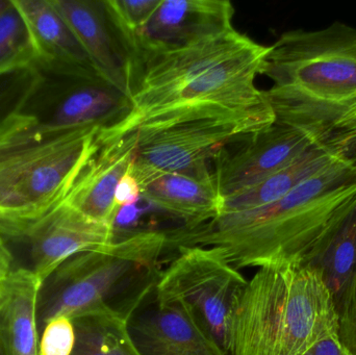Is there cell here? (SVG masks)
I'll use <instances>...</instances> for the list:
<instances>
[{"mask_svg":"<svg viewBox=\"0 0 356 355\" xmlns=\"http://www.w3.org/2000/svg\"><path fill=\"white\" fill-rule=\"evenodd\" d=\"M261 74L273 83L265 95L276 122L356 162V27L334 22L282 33Z\"/></svg>","mask_w":356,"mask_h":355,"instance_id":"obj_1","label":"cell"},{"mask_svg":"<svg viewBox=\"0 0 356 355\" xmlns=\"http://www.w3.org/2000/svg\"><path fill=\"white\" fill-rule=\"evenodd\" d=\"M356 199V162L312 177L282 199L167 233L170 248L203 247L236 269L301 265L332 221Z\"/></svg>","mask_w":356,"mask_h":355,"instance_id":"obj_2","label":"cell"},{"mask_svg":"<svg viewBox=\"0 0 356 355\" xmlns=\"http://www.w3.org/2000/svg\"><path fill=\"white\" fill-rule=\"evenodd\" d=\"M338 333V311L321 275L303 265L261 267L232 302L226 355H307Z\"/></svg>","mask_w":356,"mask_h":355,"instance_id":"obj_3","label":"cell"},{"mask_svg":"<svg viewBox=\"0 0 356 355\" xmlns=\"http://www.w3.org/2000/svg\"><path fill=\"white\" fill-rule=\"evenodd\" d=\"M99 126L56 129L39 117L0 119V223L29 222L67 199L102 145Z\"/></svg>","mask_w":356,"mask_h":355,"instance_id":"obj_4","label":"cell"},{"mask_svg":"<svg viewBox=\"0 0 356 355\" xmlns=\"http://www.w3.org/2000/svg\"><path fill=\"white\" fill-rule=\"evenodd\" d=\"M167 250L166 233L143 231L72 256L42 283L38 323L45 327L58 317L74 320L108 306L116 310L120 296L133 317L156 286Z\"/></svg>","mask_w":356,"mask_h":355,"instance_id":"obj_5","label":"cell"},{"mask_svg":"<svg viewBox=\"0 0 356 355\" xmlns=\"http://www.w3.org/2000/svg\"><path fill=\"white\" fill-rule=\"evenodd\" d=\"M270 46L253 47L192 81L158 95L133 102L127 116L100 129V145L112 143L141 129H159L203 120L249 121L270 127L275 114L255 85Z\"/></svg>","mask_w":356,"mask_h":355,"instance_id":"obj_6","label":"cell"},{"mask_svg":"<svg viewBox=\"0 0 356 355\" xmlns=\"http://www.w3.org/2000/svg\"><path fill=\"white\" fill-rule=\"evenodd\" d=\"M177 251L159 274L156 300L186 306L222 347L228 313L247 279L209 248L181 247Z\"/></svg>","mask_w":356,"mask_h":355,"instance_id":"obj_7","label":"cell"},{"mask_svg":"<svg viewBox=\"0 0 356 355\" xmlns=\"http://www.w3.org/2000/svg\"><path fill=\"white\" fill-rule=\"evenodd\" d=\"M266 129L249 121L203 120L138 129L134 131L138 144L129 171L140 185L165 173L201 172L222 148Z\"/></svg>","mask_w":356,"mask_h":355,"instance_id":"obj_8","label":"cell"},{"mask_svg":"<svg viewBox=\"0 0 356 355\" xmlns=\"http://www.w3.org/2000/svg\"><path fill=\"white\" fill-rule=\"evenodd\" d=\"M1 235L29 245L31 270L42 283L72 256L106 247L116 240L114 226L88 218L66 200L35 220L0 223Z\"/></svg>","mask_w":356,"mask_h":355,"instance_id":"obj_9","label":"cell"},{"mask_svg":"<svg viewBox=\"0 0 356 355\" xmlns=\"http://www.w3.org/2000/svg\"><path fill=\"white\" fill-rule=\"evenodd\" d=\"M315 147L300 131L275 122L222 148L215 158V177L222 199L254 187Z\"/></svg>","mask_w":356,"mask_h":355,"instance_id":"obj_10","label":"cell"},{"mask_svg":"<svg viewBox=\"0 0 356 355\" xmlns=\"http://www.w3.org/2000/svg\"><path fill=\"white\" fill-rule=\"evenodd\" d=\"M234 16L227 0H162L127 50L133 83L144 60L226 33L234 28Z\"/></svg>","mask_w":356,"mask_h":355,"instance_id":"obj_11","label":"cell"},{"mask_svg":"<svg viewBox=\"0 0 356 355\" xmlns=\"http://www.w3.org/2000/svg\"><path fill=\"white\" fill-rule=\"evenodd\" d=\"M236 28L186 47L149 56L136 69L131 104L175 89L253 47Z\"/></svg>","mask_w":356,"mask_h":355,"instance_id":"obj_12","label":"cell"},{"mask_svg":"<svg viewBox=\"0 0 356 355\" xmlns=\"http://www.w3.org/2000/svg\"><path fill=\"white\" fill-rule=\"evenodd\" d=\"M49 1L74 33L97 74L131 99V62L108 19L104 2L97 0Z\"/></svg>","mask_w":356,"mask_h":355,"instance_id":"obj_13","label":"cell"},{"mask_svg":"<svg viewBox=\"0 0 356 355\" xmlns=\"http://www.w3.org/2000/svg\"><path fill=\"white\" fill-rule=\"evenodd\" d=\"M129 331L141 355H226L188 308L154 300L152 308L131 317Z\"/></svg>","mask_w":356,"mask_h":355,"instance_id":"obj_14","label":"cell"},{"mask_svg":"<svg viewBox=\"0 0 356 355\" xmlns=\"http://www.w3.org/2000/svg\"><path fill=\"white\" fill-rule=\"evenodd\" d=\"M29 31L35 62L72 79H102L49 0H13Z\"/></svg>","mask_w":356,"mask_h":355,"instance_id":"obj_15","label":"cell"},{"mask_svg":"<svg viewBox=\"0 0 356 355\" xmlns=\"http://www.w3.org/2000/svg\"><path fill=\"white\" fill-rule=\"evenodd\" d=\"M137 133L102 146L86 167L66 201L92 220L114 226L120 208L115 193L121 179L129 172L137 149Z\"/></svg>","mask_w":356,"mask_h":355,"instance_id":"obj_16","label":"cell"},{"mask_svg":"<svg viewBox=\"0 0 356 355\" xmlns=\"http://www.w3.org/2000/svg\"><path fill=\"white\" fill-rule=\"evenodd\" d=\"M140 185L143 199L182 219L186 227L202 224L221 214L222 198L209 169L165 173Z\"/></svg>","mask_w":356,"mask_h":355,"instance_id":"obj_17","label":"cell"},{"mask_svg":"<svg viewBox=\"0 0 356 355\" xmlns=\"http://www.w3.org/2000/svg\"><path fill=\"white\" fill-rule=\"evenodd\" d=\"M131 108V97L104 79H79L58 97L49 116L40 119L56 129H104L120 121Z\"/></svg>","mask_w":356,"mask_h":355,"instance_id":"obj_18","label":"cell"},{"mask_svg":"<svg viewBox=\"0 0 356 355\" xmlns=\"http://www.w3.org/2000/svg\"><path fill=\"white\" fill-rule=\"evenodd\" d=\"M42 283L31 269L14 270L0 298V355H38Z\"/></svg>","mask_w":356,"mask_h":355,"instance_id":"obj_19","label":"cell"},{"mask_svg":"<svg viewBox=\"0 0 356 355\" xmlns=\"http://www.w3.org/2000/svg\"><path fill=\"white\" fill-rule=\"evenodd\" d=\"M301 265L321 275L338 306L356 274V199L332 221Z\"/></svg>","mask_w":356,"mask_h":355,"instance_id":"obj_20","label":"cell"},{"mask_svg":"<svg viewBox=\"0 0 356 355\" xmlns=\"http://www.w3.org/2000/svg\"><path fill=\"white\" fill-rule=\"evenodd\" d=\"M345 160L321 148H312L292 164L264 179L254 187L223 198L221 214L255 210L273 204L288 195L301 183Z\"/></svg>","mask_w":356,"mask_h":355,"instance_id":"obj_21","label":"cell"},{"mask_svg":"<svg viewBox=\"0 0 356 355\" xmlns=\"http://www.w3.org/2000/svg\"><path fill=\"white\" fill-rule=\"evenodd\" d=\"M75 329L72 355H141L129 331V319L112 308L72 320Z\"/></svg>","mask_w":356,"mask_h":355,"instance_id":"obj_22","label":"cell"},{"mask_svg":"<svg viewBox=\"0 0 356 355\" xmlns=\"http://www.w3.org/2000/svg\"><path fill=\"white\" fill-rule=\"evenodd\" d=\"M35 62L24 20L10 0L0 15V76L21 70Z\"/></svg>","mask_w":356,"mask_h":355,"instance_id":"obj_23","label":"cell"},{"mask_svg":"<svg viewBox=\"0 0 356 355\" xmlns=\"http://www.w3.org/2000/svg\"><path fill=\"white\" fill-rule=\"evenodd\" d=\"M162 0H106L108 19L125 51L144 28ZM129 56V54H127Z\"/></svg>","mask_w":356,"mask_h":355,"instance_id":"obj_24","label":"cell"},{"mask_svg":"<svg viewBox=\"0 0 356 355\" xmlns=\"http://www.w3.org/2000/svg\"><path fill=\"white\" fill-rule=\"evenodd\" d=\"M75 329L66 317L52 319L44 327L38 355H72L74 352Z\"/></svg>","mask_w":356,"mask_h":355,"instance_id":"obj_25","label":"cell"},{"mask_svg":"<svg viewBox=\"0 0 356 355\" xmlns=\"http://www.w3.org/2000/svg\"><path fill=\"white\" fill-rule=\"evenodd\" d=\"M337 311L339 341L349 354L356 355V274Z\"/></svg>","mask_w":356,"mask_h":355,"instance_id":"obj_26","label":"cell"},{"mask_svg":"<svg viewBox=\"0 0 356 355\" xmlns=\"http://www.w3.org/2000/svg\"><path fill=\"white\" fill-rule=\"evenodd\" d=\"M142 198L141 185L131 171L121 179L115 193L117 208L136 204Z\"/></svg>","mask_w":356,"mask_h":355,"instance_id":"obj_27","label":"cell"},{"mask_svg":"<svg viewBox=\"0 0 356 355\" xmlns=\"http://www.w3.org/2000/svg\"><path fill=\"white\" fill-rule=\"evenodd\" d=\"M307 355H351L339 341L338 333L314 346Z\"/></svg>","mask_w":356,"mask_h":355,"instance_id":"obj_28","label":"cell"},{"mask_svg":"<svg viewBox=\"0 0 356 355\" xmlns=\"http://www.w3.org/2000/svg\"><path fill=\"white\" fill-rule=\"evenodd\" d=\"M13 256L6 246V242L0 236V298L8 277L12 274Z\"/></svg>","mask_w":356,"mask_h":355,"instance_id":"obj_29","label":"cell"},{"mask_svg":"<svg viewBox=\"0 0 356 355\" xmlns=\"http://www.w3.org/2000/svg\"><path fill=\"white\" fill-rule=\"evenodd\" d=\"M10 0H0V15L8 8V4H10Z\"/></svg>","mask_w":356,"mask_h":355,"instance_id":"obj_30","label":"cell"}]
</instances>
